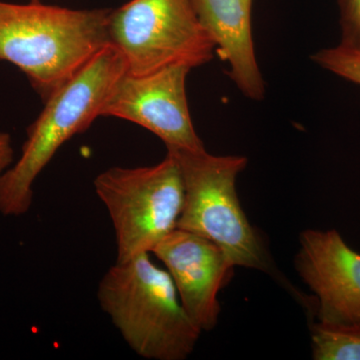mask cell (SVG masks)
I'll return each instance as SVG.
<instances>
[{
    "label": "cell",
    "mask_w": 360,
    "mask_h": 360,
    "mask_svg": "<svg viewBox=\"0 0 360 360\" xmlns=\"http://www.w3.org/2000/svg\"><path fill=\"white\" fill-rule=\"evenodd\" d=\"M94 189L115 227L116 262L150 253L174 231L184 202L179 162L172 153L153 167H111Z\"/></svg>",
    "instance_id": "obj_5"
},
{
    "label": "cell",
    "mask_w": 360,
    "mask_h": 360,
    "mask_svg": "<svg viewBox=\"0 0 360 360\" xmlns=\"http://www.w3.org/2000/svg\"><path fill=\"white\" fill-rule=\"evenodd\" d=\"M125 71L122 52L108 44L45 101L44 110L27 129L20 160L0 176L1 214L20 217L30 210L37 177L63 144L101 116L111 87Z\"/></svg>",
    "instance_id": "obj_3"
},
{
    "label": "cell",
    "mask_w": 360,
    "mask_h": 360,
    "mask_svg": "<svg viewBox=\"0 0 360 360\" xmlns=\"http://www.w3.org/2000/svg\"><path fill=\"white\" fill-rule=\"evenodd\" d=\"M179 162L184 202L179 229L210 239L236 266L271 271L264 241L248 221L236 191L248 167L241 155H212L205 149L167 148Z\"/></svg>",
    "instance_id": "obj_4"
},
{
    "label": "cell",
    "mask_w": 360,
    "mask_h": 360,
    "mask_svg": "<svg viewBox=\"0 0 360 360\" xmlns=\"http://www.w3.org/2000/svg\"><path fill=\"white\" fill-rule=\"evenodd\" d=\"M108 32L127 72L135 77L170 66L193 70L210 63L215 53L193 0H131L111 11Z\"/></svg>",
    "instance_id": "obj_6"
},
{
    "label": "cell",
    "mask_w": 360,
    "mask_h": 360,
    "mask_svg": "<svg viewBox=\"0 0 360 360\" xmlns=\"http://www.w3.org/2000/svg\"><path fill=\"white\" fill-rule=\"evenodd\" d=\"M191 68L170 66L135 77L125 71L111 87L101 116L141 125L160 137L167 148L205 149L188 110L186 78Z\"/></svg>",
    "instance_id": "obj_7"
},
{
    "label": "cell",
    "mask_w": 360,
    "mask_h": 360,
    "mask_svg": "<svg viewBox=\"0 0 360 360\" xmlns=\"http://www.w3.org/2000/svg\"><path fill=\"white\" fill-rule=\"evenodd\" d=\"M30 2H41V0H28Z\"/></svg>",
    "instance_id": "obj_15"
},
{
    "label": "cell",
    "mask_w": 360,
    "mask_h": 360,
    "mask_svg": "<svg viewBox=\"0 0 360 360\" xmlns=\"http://www.w3.org/2000/svg\"><path fill=\"white\" fill-rule=\"evenodd\" d=\"M312 60L324 70L360 85V49L342 44L321 49L312 56Z\"/></svg>",
    "instance_id": "obj_12"
},
{
    "label": "cell",
    "mask_w": 360,
    "mask_h": 360,
    "mask_svg": "<svg viewBox=\"0 0 360 360\" xmlns=\"http://www.w3.org/2000/svg\"><path fill=\"white\" fill-rule=\"evenodd\" d=\"M312 359L360 360V326L319 321L311 326Z\"/></svg>",
    "instance_id": "obj_11"
},
{
    "label": "cell",
    "mask_w": 360,
    "mask_h": 360,
    "mask_svg": "<svg viewBox=\"0 0 360 360\" xmlns=\"http://www.w3.org/2000/svg\"><path fill=\"white\" fill-rule=\"evenodd\" d=\"M101 309L129 347L146 359L184 360L201 330L187 315L167 269L149 253L115 262L97 290Z\"/></svg>",
    "instance_id": "obj_2"
},
{
    "label": "cell",
    "mask_w": 360,
    "mask_h": 360,
    "mask_svg": "<svg viewBox=\"0 0 360 360\" xmlns=\"http://www.w3.org/2000/svg\"><path fill=\"white\" fill-rule=\"evenodd\" d=\"M340 8V44L360 49V0H338Z\"/></svg>",
    "instance_id": "obj_13"
},
{
    "label": "cell",
    "mask_w": 360,
    "mask_h": 360,
    "mask_svg": "<svg viewBox=\"0 0 360 360\" xmlns=\"http://www.w3.org/2000/svg\"><path fill=\"white\" fill-rule=\"evenodd\" d=\"M253 0H193L201 25L229 66L227 75L251 101H262L265 82L258 65L251 25Z\"/></svg>",
    "instance_id": "obj_10"
},
{
    "label": "cell",
    "mask_w": 360,
    "mask_h": 360,
    "mask_svg": "<svg viewBox=\"0 0 360 360\" xmlns=\"http://www.w3.org/2000/svg\"><path fill=\"white\" fill-rule=\"evenodd\" d=\"M13 161V148L11 135L0 132V176L8 169Z\"/></svg>",
    "instance_id": "obj_14"
},
{
    "label": "cell",
    "mask_w": 360,
    "mask_h": 360,
    "mask_svg": "<svg viewBox=\"0 0 360 360\" xmlns=\"http://www.w3.org/2000/svg\"><path fill=\"white\" fill-rule=\"evenodd\" d=\"M172 276L187 315L202 331L219 323V291L233 276L236 265L217 243L176 229L153 250Z\"/></svg>",
    "instance_id": "obj_9"
},
{
    "label": "cell",
    "mask_w": 360,
    "mask_h": 360,
    "mask_svg": "<svg viewBox=\"0 0 360 360\" xmlns=\"http://www.w3.org/2000/svg\"><path fill=\"white\" fill-rule=\"evenodd\" d=\"M300 241L295 269L314 292L319 321L360 326V253L335 229H307Z\"/></svg>",
    "instance_id": "obj_8"
},
{
    "label": "cell",
    "mask_w": 360,
    "mask_h": 360,
    "mask_svg": "<svg viewBox=\"0 0 360 360\" xmlns=\"http://www.w3.org/2000/svg\"><path fill=\"white\" fill-rule=\"evenodd\" d=\"M111 11L0 1V60L18 66L45 103L110 44Z\"/></svg>",
    "instance_id": "obj_1"
}]
</instances>
